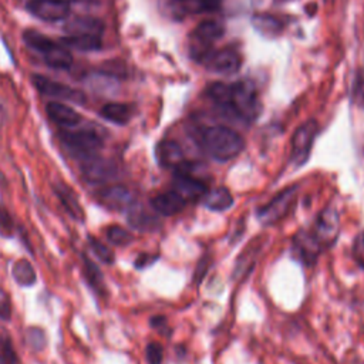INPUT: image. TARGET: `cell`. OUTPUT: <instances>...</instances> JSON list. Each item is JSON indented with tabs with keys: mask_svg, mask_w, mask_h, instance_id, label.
Masks as SVG:
<instances>
[{
	"mask_svg": "<svg viewBox=\"0 0 364 364\" xmlns=\"http://www.w3.org/2000/svg\"><path fill=\"white\" fill-rule=\"evenodd\" d=\"M202 149L220 162L236 158L245 149V141L236 131L224 126L207 127L200 134Z\"/></svg>",
	"mask_w": 364,
	"mask_h": 364,
	"instance_id": "cell-1",
	"label": "cell"
},
{
	"mask_svg": "<svg viewBox=\"0 0 364 364\" xmlns=\"http://www.w3.org/2000/svg\"><path fill=\"white\" fill-rule=\"evenodd\" d=\"M220 110L231 117L242 119L244 123H255L262 113V103L256 88L249 82H238L229 84V93Z\"/></svg>",
	"mask_w": 364,
	"mask_h": 364,
	"instance_id": "cell-2",
	"label": "cell"
},
{
	"mask_svg": "<svg viewBox=\"0 0 364 364\" xmlns=\"http://www.w3.org/2000/svg\"><path fill=\"white\" fill-rule=\"evenodd\" d=\"M60 141L64 149L80 161L97 155L104 145L102 135L94 130H64L60 133Z\"/></svg>",
	"mask_w": 364,
	"mask_h": 364,
	"instance_id": "cell-3",
	"label": "cell"
},
{
	"mask_svg": "<svg viewBox=\"0 0 364 364\" xmlns=\"http://www.w3.org/2000/svg\"><path fill=\"white\" fill-rule=\"evenodd\" d=\"M195 60L204 67H207L209 71L222 76L233 75V73L239 71L242 66L240 55L232 47H225V48L211 47Z\"/></svg>",
	"mask_w": 364,
	"mask_h": 364,
	"instance_id": "cell-4",
	"label": "cell"
},
{
	"mask_svg": "<svg viewBox=\"0 0 364 364\" xmlns=\"http://www.w3.org/2000/svg\"><path fill=\"white\" fill-rule=\"evenodd\" d=\"M296 195H298V186H287L282 192H279L278 195L265 207L259 208L256 211L258 220L265 224V225H274L279 221H282L283 218H286L290 211H292L295 202H296Z\"/></svg>",
	"mask_w": 364,
	"mask_h": 364,
	"instance_id": "cell-5",
	"label": "cell"
},
{
	"mask_svg": "<svg viewBox=\"0 0 364 364\" xmlns=\"http://www.w3.org/2000/svg\"><path fill=\"white\" fill-rule=\"evenodd\" d=\"M80 173L83 178L93 185H102L115 180L119 174V168L113 160L93 155L80 161Z\"/></svg>",
	"mask_w": 364,
	"mask_h": 364,
	"instance_id": "cell-6",
	"label": "cell"
},
{
	"mask_svg": "<svg viewBox=\"0 0 364 364\" xmlns=\"http://www.w3.org/2000/svg\"><path fill=\"white\" fill-rule=\"evenodd\" d=\"M318 131L319 126L316 119H307L295 131L292 137V151H290V162L295 166H302L309 160Z\"/></svg>",
	"mask_w": 364,
	"mask_h": 364,
	"instance_id": "cell-7",
	"label": "cell"
},
{
	"mask_svg": "<svg viewBox=\"0 0 364 364\" xmlns=\"http://www.w3.org/2000/svg\"><path fill=\"white\" fill-rule=\"evenodd\" d=\"M225 35L224 23L218 20H205L200 23L198 26L191 33V56L197 59L212 44L218 40H221Z\"/></svg>",
	"mask_w": 364,
	"mask_h": 364,
	"instance_id": "cell-8",
	"label": "cell"
},
{
	"mask_svg": "<svg viewBox=\"0 0 364 364\" xmlns=\"http://www.w3.org/2000/svg\"><path fill=\"white\" fill-rule=\"evenodd\" d=\"M95 198L100 205L115 212H128L137 205L135 193L124 185L106 186L95 193Z\"/></svg>",
	"mask_w": 364,
	"mask_h": 364,
	"instance_id": "cell-9",
	"label": "cell"
},
{
	"mask_svg": "<svg viewBox=\"0 0 364 364\" xmlns=\"http://www.w3.org/2000/svg\"><path fill=\"white\" fill-rule=\"evenodd\" d=\"M32 80H33L35 87L46 97H52V99H56V100H64V102L76 103V104L86 103V94L80 90L73 88L60 82H55L41 75H35Z\"/></svg>",
	"mask_w": 364,
	"mask_h": 364,
	"instance_id": "cell-10",
	"label": "cell"
},
{
	"mask_svg": "<svg viewBox=\"0 0 364 364\" xmlns=\"http://www.w3.org/2000/svg\"><path fill=\"white\" fill-rule=\"evenodd\" d=\"M338 231H341V212L334 204H332L320 212L312 232L316 235L322 247L327 248L336 242Z\"/></svg>",
	"mask_w": 364,
	"mask_h": 364,
	"instance_id": "cell-11",
	"label": "cell"
},
{
	"mask_svg": "<svg viewBox=\"0 0 364 364\" xmlns=\"http://www.w3.org/2000/svg\"><path fill=\"white\" fill-rule=\"evenodd\" d=\"M26 9L43 21H61L70 16V2L67 0H29Z\"/></svg>",
	"mask_w": 364,
	"mask_h": 364,
	"instance_id": "cell-12",
	"label": "cell"
},
{
	"mask_svg": "<svg viewBox=\"0 0 364 364\" xmlns=\"http://www.w3.org/2000/svg\"><path fill=\"white\" fill-rule=\"evenodd\" d=\"M323 249L325 248L322 247L319 239L313 232L299 231L294 236L292 253L299 262H302L306 266H313L314 263H316V260H318V258Z\"/></svg>",
	"mask_w": 364,
	"mask_h": 364,
	"instance_id": "cell-13",
	"label": "cell"
},
{
	"mask_svg": "<svg viewBox=\"0 0 364 364\" xmlns=\"http://www.w3.org/2000/svg\"><path fill=\"white\" fill-rule=\"evenodd\" d=\"M52 189L55 195L60 201L61 207L67 212V215L75 220L76 222H84L86 221V212L83 205L79 201L77 193L75 192L70 185H67L63 181H56L52 184Z\"/></svg>",
	"mask_w": 364,
	"mask_h": 364,
	"instance_id": "cell-14",
	"label": "cell"
},
{
	"mask_svg": "<svg viewBox=\"0 0 364 364\" xmlns=\"http://www.w3.org/2000/svg\"><path fill=\"white\" fill-rule=\"evenodd\" d=\"M174 188L185 201H201L207 195L208 186L201 180L192 177L191 174L175 173Z\"/></svg>",
	"mask_w": 364,
	"mask_h": 364,
	"instance_id": "cell-15",
	"label": "cell"
},
{
	"mask_svg": "<svg viewBox=\"0 0 364 364\" xmlns=\"http://www.w3.org/2000/svg\"><path fill=\"white\" fill-rule=\"evenodd\" d=\"M155 157L161 166L174 169V171H177L186 162L181 145L173 140L161 141L155 149Z\"/></svg>",
	"mask_w": 364,
	"mask_h": 364,
	"instance_id": "cell-16",
	"label": "cell"
},
{
	"mask_svg": "<svg viewBox=\"0 0 364 364\" xmlns=\"http://www.w3.org/2000/svg\"><path fill=\"white\" fill-rule=\"evenodd\" d=\"M66 36H99L103 37L104 23L93 16H79L64 24Z\"/></svg>",
	"mask_w": 364,
	"mask_h": 364,
	"instance_id": "cell-17",
	"label": "cell"
},
{
	"mask_svg": "<svg viewBox=\"0 0 364 364\" xmlns=\"http://www.w3.org/2000/svg\"><path fill=\"white\" fill-rule=\"evenodd\" d=\"M46 113L53 123H56L57 126L63 128L76 127L80 124V121H82V115L76 110H73L67 104H63L59 102L48 103L46 106Z\"/></svg>",
	"mask_w": 364,
	"mask_h": 364,
	"instance_id": "cell-18",
	"label": "cell"
},
{
	"mask_svg": "<svg viewBox=\"0 0 364 364\" xmlns=\"http://www.w3.org/2000/svg\"><path fill=\"white\" fill-rule=\"evenodd\" d=\"M151 205L155 212L164 216H173L180 213L185 205L186 201L180 195L177 191H168L158 193L157 197L151 200Z\"/></svg>",
	"mask_w": 364,
	"mask_h": 364,
	"instance_id": "cell-19",
	"label": "cell"
},
{
	"mask_svg": "<svg viewBox=\"0 0 364 364\" xmlns=\"http://www.w3.org/2000/svg\"><path fill=\"white\" fill-rule=\"evenodd\" d=\"M82 260H83V275L88 286L94 290L97 295L107 296V287H106L104 275L102 269L86 253H82Z\"/></svg>",
	"mask_w": 364,
	"mask_h": 364,
	"instance_id": "cell-20",
	"label": "cell"
},
{
	"mask_svg": "<svg viewBox=\"0 0 364 364\" xmlns=\"http://www.w3.org/2000/svg\"><path fill=\"white\" fill-rule=\"evenodd\" d=\"M202 201L208 209L215 211V212H224V211L232 208V205L235 202L232 193L225 186H218L215 189L208 191Z\"/></svg>",
	"mask_w": 364,
	"mask_h": 364,
	"instance_id": "cell-21",
	"label": "cell"
},
{
	"mask_svg": "<svg viewBox=\"0 0 364 364\" xmlns=\"http://www.w3.org/2000/svg\"><path fill=\"white\" fill-rule=\"evenodd\" d=\"M43 60L44 63L52 67V68H57V70H67L71 67L73 64V56L70 53L68 48L63 44H59L55 41V44L48 48L47 52H44L43 55Z\"/></svg>",
	"mask_w": 364,
	"mask_h": 364,
	"instance_id": "cell-22",
	"label": "cell"
},
{
	"mask_svg": "<svg viewBox=\"0 0 364 364\" xmlns=\"http://www.w3.org/2000/svg\"><path fill=\"white\" fill-rule=\"evenodd\" d=\"M134 110L130 104L124 103H107L100 110V115L117 126H126L133 118Z\"/></svg>",
	"mask_w": 364,
	"mask_h": 364,
	"instance_id": "cell-23",
	"label": "cell"
},
{
	"mask_svg": "<svg viewBox=\"0 0 364 364\" xmlns=\"http://www.w3.org/2000/svg\"><path fill=\"white\" fill-rule=\"evenodd\" d=\"M12 278L21 287H32L37 282V274L28 259H19L12 266Z\"/></svg>",
	"mask_w": 364,
	"mask_h": 364,
	"instance_id": "cell-24",
	"label": "cell"
},
{
	"mask_svg": "<svg viewBox=\"0 0 364 364\" xmlns=\"http://www.w3.org/2000/svg\"><path fill=\"white\" fill-rule=\"evenodd\" d=\"M127 220H128V224L137 229V231H141V232H147V231H154L157 229L158 227V220L149 213L145 209L134 205L128 212H127Z\"/></svg>",
	"mask_w": 364,
	"mask_h": 364,
	"instance_id": "cell-25",
	"label": "cell"
},
{
	"mask_svg": "<svg viewBox=\"0 0 364 364\" xmlns=\"http://www.w3.org/2000/svg\"><path fill=\"white\" fill-rule=\"evenodd\" d=\"M253 28L263 36H279L283 30V23L272 15H256L252 19Z\"/></svg>",
	"mask_w": 364,
	"mask_h": 364,
	"instance_id": "cell-26",
	"label": "cell"
},
{
	"mask_svg": "<svg viewBox=\"0 0 364 364\" xmlns=\"http://www.w3.org/2000/svg\"><path fill=\"white\" fill-rule=\"evenodd\" d=\"M64 46L76 48L80 52H97L103 47V37L99 36H66Z\"/></svg>",
	"mask_w": 364,
	"mask_h": 364,
	"instance_id": "cell-27",
	"label": "cell"
},
{
	"mask_svg": "<svg viewBox=\"0 0 364 364\" xmlns=\"http://www.w3.org/2000/svg\"><path fill=\"white\" fill-rule=\"evenodd\" d=\"M23 40L24 43H26L32 50L43 55L44 52H47L48 48H50L55 41L52 39H48L47 36H44L43 33L37 32V30H33V29H29L23 33Z\"/></svg>",
	"mask_w": 364,
	"mask_h": 364,
	"instance_id": "cell-28",
	"label": "cell"
},
{
	"mask_svg": "<svg viewBox=\"0 0 364 364\" xmlns=\"http://www.w3.org/2000/svg\"><path fill=\"white\" fill-rule=\"evenodd\" d=\"M24 343L35 352H43L47 346V337L41 327L32 326L24 330Z\"/></svg>",
	"mask_w": 364,
	"mask_h": 364,
	"instance_id": "cell-29",
	"label": "cell"
},
{
	"mask_svg": "<svg viewBox=\"0 0 364 364\" xmlns=\"http://www.w3.org/2000/svg\"><path fill=\"white\" fill-rule=\"evenodd\" d=\"M87 242H88V247L91 248L93 253L99 258L103 263L106 265H113L115 262V255H114V251L107 247L104 242H102L100 239H97L95 236L93 235H88L87 236Z\"/></svg>",
	"mask_w": 364,
	"mask_h": 364,
	"instance_id": "cell-30",
	"label": "cell"
},
{
	"mask_svg": "<svg viewBox=\"0 0 364 364\" xmlns=\"http://www.w3.org/2000/svg\"><path fill=\"white\" fill-rule=\"evenodd\" d=\"M107 239L110 240V244L114 247H128L131 242L134 240V236L131 232H128L126 228L119 225H110L106 229Z\"/></svg>",
	"mask_w": 364,
	"mask_h": 364,
	"instance_id": "cell-31",
	"label": "cell"
},
{
	"mask_svg": "<svg viewBox=\"0 0 364 364\" xmlns=\"http://www.w3.org/2000/svg\"><path fill=\"white\" fill-rule=\"evenodd\" d=\"M13 235H15L13 218L3 207H0V236L12 238Z\"/></svg>",
	"mask_w": 364,
	"mask_h": 364,
	"instance_id": "cell-32",
	"label": "cell"
},
{
	"mask_svg": "<svg viewBox=\"0 0 364 364\" xmlns=\"http://www.w3.org/2000/svg\"><path fill=\"white\" fill-rule=\"evenodd\" d=\"M145 357L149 364H162L164 360V347L158 342H151L145 349Z\"/></svg>",
	"mask_w": 364,
	"mask_h": 364,
	"instance_id": "cell-33",
	"label": "cell"
},
{
	"mask_svg": "<svg viewBox=\"0 0 364 364\" xmlns=\"http://www.w3.org/2000/svg\"><path fill=\"white\" fill-rule=\"evenodd\" d=\"M0 319L5 322L12 319V302L2 287H0Z\"/></svg>",
	"mask_w": 364,
	"mask_h": 364,
	"instance_id": "cell-34",
	"label": "cell"
},
{
	"mask_svg": "<svg viewBox=\"0 0 364 364\" xmlns=\"http://www.w3.org/2000/svg\"><path fill=\"white\" fill-rule=\"evenodd\" d=\"M353 256H354V259H356V262L360 268L364 269V231L360 232L354 239Z\"/></svg>",
	"mask_w": 364,
	"mask_h": 364,
	"instance_id": "cell-35",
	"label": "cell"
},
{
	"mask_svg": "<svg viewBox=\"0 0 364 364\" xmlns=\"http://www.w3.org/2000/svg\"><path fill=\"white\" fill-rule=\"evenodd\" d=\"M158 258H160L158 255H153V253H141L134 260V268L138 269V271L149 268V266H151L154 262L158 260Z\"/></svg>",
	"mask_w": 364,
	"mask_h": 364,
	"instance_id": "cell-36",
	"label": "cell"
},
{
	"mask_svg": "<svg viewBox=\"0 0 364 364\" xmlns=\"http://www.w3.org/2000/svg\"><path fill=\"white\" fill-rule=\"evenodd\" d=\"M0 353H3L9 358V361L12 364H17V354H16V352L13 349L12 342L9 341L8 337L0 338Z\"/></svg>",
	"mask_w": 364,
	"mask_h": 364,
	"instance_id": "cell-37",
	"label": "cell"
},
{
	"mask_svg": "<svg viewBox=\"0 0 364 364\" xmlns=\"http://www.w3.org/2000/svg\"><path fill=\"white\" fill-rule=\"evenodd\" d=\"M222 0H197L198 12H215L221 8Z\"/></svg>",
	"mask_w": 364,
	"mask_h": 364,
	"instance_id": "cell-38",
	"label": "cell"
},
{
	"mask_svg": "<svg viewBox=\"0 0 364 364\" xmlns=\"http://www.w3.org/2000/svg\"><path fill=\"white\" fill-rule=\"evenodd\" d=\"M208 266H209V258L205 256L197 266V272H195V276H193V279H195L197 283H201L205 274L208 272Z\"/></svg>",
	"mask_w": 364,
	"mask_h": 364,
	"instance_id": "cell-39",
	"label": "cell"
},
{
	"mask_svg": "<svg viewBox=\"0 0 364 364\" xmlns=\"http://www.w3.org/2000/svg\"><path fill=\"white\" fill-rule=\"evenodd\" d=\"M354 95L360 103L364 102V76H363V73H358L357 75L356 84H354Z\"/></svg>",
	"mask_w": 364,
	"mask_h": 364,
	"instance_id": "cell-40",
	"label": "cell"
},
{
	"mask_svg": "<svg viewBox=\"0 0 364 364\" xmlns=\"http://www.w3.org/2000/svg\"><path fill=\"white\" fill-rule=\"evenodd\" d=\"M150 325L153 329H164L166 326V318L165 316H154L150 319Z\"/></svg>",
	"mask_w": 364,
	"mask_h": 364,
	"instance_id": "cell-41",
	"label": "cell"
},
{
	"mask_svg": "<svg viewBox=\"0 0 364 364\" xmlns=\"http://www.w3.org/2000/svg\"><path fill=\"white\" fill-rule=\"evenodd\" d=\"M0 364H12V363L9 361V358L3 353H0Z\"/></svg>",
	"mask_w": 364,
	"mask_h": 364,
	"instance_id": "cell-42",
	"label": "cell"
}]
</instances>
